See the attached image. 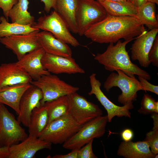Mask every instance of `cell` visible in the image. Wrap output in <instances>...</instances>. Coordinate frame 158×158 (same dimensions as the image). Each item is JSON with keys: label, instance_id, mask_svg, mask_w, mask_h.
Listing matches in <instances>:
<instances>
[{"label": "cell", "instance_id": "obj_1", "mask_svg": "<svg viewBox=\"0 0 158 158\" xmlns=\"http://www.w3.org/2000/svg\"><path fill=\"white\" fill-rule=\"evenodd\" d=\"M147 32L136 17L107 15L103 20L91 27L84 35L95 42L114 43L121 39L132 40Z\"/></svg>", "mask_w": 158, "mask_h": 158}, {"label": "cell", "instance_id": "obj_2", "mask_svg": "<svg viewBox=\"0 0 158 158\" xmlns=\"http://www.w3.org/2000/svg\"><path fill=\"white\" fill-rule=\"evenodd\" d=\"M131 41L122 42L119 40L115 45L113 43H110L106 51L102 53H97L94 59L104 66L107 71L113 72L120 70L130 77L135 78V75H137L150 80V74L130 60L126 46Z\"/></svg>", "mask_w": 158, "mask_h": 158}, {"label": "cell", "instance_id": "obj_3", "mask_svg": "<svg viewBox=\"0 0 158 158\" xmlns=\"http://www.w3.org/2000/svg\"><path fill=\"white\" fill-rule=\"evenodd\" d=\"M82 126L68 113L48 123L39 138L51 144H63Z\"/></svg>", "mask_w": 158, "mask_h": 158}, {"label": "cell", "instance_id": "obj_4", "mask_svg": "<svg viewBox=\"0 0 158 158\" xmlns=\"http://www.w3.org/2000/svg\"><path fill=\"white\" fill-rule=\"evenodd\" d=\"M117 73L112 72L107 77L104 84V87L109 92L113 87H118L121 93L118 97V102L123 105L136 100L137 92L143 90L139 81L135 77H130L122 71L118 70Z\"/></svg>", "mask_w": 158, "mask_h": 158}, {"label": "cell", "instance_id": "obj_5", "mask_svg": "<svg viewBox=\"0 0 158 158\" xmlns=\"http://www.w3.org/2000/svg\"><path fill=\"white\" fill-rule=\"evenodd\" d=\"M108 119L107 115L96 117L82 125L63 147L70 150H78L92 140L102 136L106 131Z\"/></svg>", "mask_w": 158, "mask_h": 158}, {"label": "cell", "instance_id": "obj_6", "mask_svg": "<svg viewBox=\"0 0 158 158\" xmlns=\"http://www.w3.org/2000/svg\"><path fill=\"white\" fill-rule=\"evenodd\" d=\"M107 16L105 9L98 1L79 0L76 16L78 34L84 35L91 27Z\"/></svg>", "mask_w": 158, "mask_h": 158}, {"label": "cell", "instance_id": "obj_7", "mask_svg": "<svg viewBox=\"0 0 158 158\" xmlns=\"http://www.w3.org/2000/svg\"><path fill=\"white\" fill-rule=\"evenodd\" d=\"M14 115L0 103V147H9L28 136Z\"/></svg>", "mask_w": 158, "mask_h": 158}, {"label": "cell", "instance_id": "obj_8", "mask_svg": "<svg viewBox=\"0 0 158 158\" xmlns=\"http://www.w3.org/2000/svg\"><path fill=\"white\" fill-rule=\"evenodd\" d=\"M30 84L40 88L42 92L43 98L41 105L65 95L77 92L78 87L69 84L55 74L51 73L43 75L38 80H32Z\"/></svg>", "mask_w": 158, "mask_h": 158}, {"label": "cell", "instance_id": "obj_9", "mask_svg": "<svg viewBox=\"0 0 158 158\" xmlns=\"http://www.w3.org/2000/svg\"><path fill=\"white\" fill-rule=\"evenodd\" d=\"M32 27L51 33L56 38L74 47L80 45L71 34L67 23L58 12L54 10L48 15L39 18Z\"/></svg>", "mask_w": 158, "mask_h": 158}, {"label": "cell", "instance_id": "obj_10", "mask_svg": "<svg viewBox=\"0 0 158 158\" xmlns=\"http://www.w3.org/2000/svg\"><path fill=\"white\" fill-rule=\"evenodd\" d=\"M68 114L78 124L83 125L94 118L102 116L99 106L88 101L77 92L68 95Z\"/></svg>", "mask_w": 158, "mask_h": 158}, {"label": "cell", "instance_id": "obj_11", "mask_svg": "<svg viewBox=\"0 0 158 158\" xmlns=\"http://www.w3.org/2000/svg\"><path fill=\"white\" fill-rule=\"evenodd\" d=\"M89 78L91 89L88 94L89 95H94L106 110L108 122H110L115 116L131 118V113L130 110L134 108L133 102L122 106L115 104L108 99L101 90V83L96 78V74H92Z\"/></svg>", "mask_w": 158, "mask_h": 158}, {"label": "cell", "instance_id": "obj_12", "mask_svg": "<svg viewBox=\"0 0 158 158\" xmlns=\"http://www.w3.org/2000/svg\"><path fill=\"white\" fill-rule=\"evenodd\" d=\"M37 29L25 35L0 37V42L12 51L18 60L27 54L41 47L37 39Z\"/></svg>", "mask_w": 158, "mask_h": 158}, {"label": "cell", "instance_id": "obj_13", "mask_svg": "<svg viewBox=\"0 0 158 158\" xmlns=\"http://www.w3.org/2000/svg\"><path fill=\"white\" fill-rule=\"evenodd\" d=\"M45 69L55 75L83 74L85 72L71 57H66L45 53L42 60Z\"/></svg>", "mask_w": 158, "mask_h": 158}, {"label": "cell", "instance_id": "obj_14", "mask_svg": "<svg viewBox=\"0 0 158 158\" xmlns=\"http://www.w3.org/2000/svg\"><path fill=\"white\" fill-rule=\"evenodd\" d=\"M51 144L29 135L20 142L8 147L7 158H32L38 151L51 150Z\"/></svg>", "mask_w": 158, "mask_h": 158}, {"label": "cell", "instance_id": "obj_15", "mask_svg": "<svg viewBox=\"0 0 158 158\" xmlns=\"http://www.w3.org/2000/svg\"><path fill=\"white\" fill-rule=\"evenodd\" d=\"M158 33V28L150 30L136 37L131 45V59L138 61L140 65L144 68H148L151 63L148 55Z\"/></svg>", "mask_w": 158, "mask_h": 158}, {"label": "cell", "instance_id": "obj_16", "mask_svg": "<svg viewBox=\"0 0 158 158\" xmlns=\"http://www.w3.org/2000/svg\"><path fill=\"white\" fill-rule=\"evenodd\" d=\"M43 97L41 90L32 84L25 91L20 101V113L17 118L20 124L28 127L32 112L35 108L41 105Z\"/></svg>", "mask_w": 158, "mask_h": 158}, {"label": "cell", "instance_id": "obj_17", "mask_svg": "<svg viewBox=\"0 0 158 158\" xmlns=\"http://www.w3.org/2000/svg\"><path fill=\"white\" fill-rule=\"evenodd\" d=\"M45 53L41 47L27 54L16 62L32 80H36L43 75L50 73L44 68L42 63Z\"/></svg>", "mask_w": 158, "mask_h": 158}, {"label": "cell", "instance_id": "obj_18", "mask_svg": "<svg viewBox=\"0 0 158 158\" xmlns=\"http://www.w3.org/2000/svg\"><path fill=\"white\" fill-rule=\"evenodd\" d=\"M32 80L28 74L16 62L0 65V88L17 84L30 83Z\"/></svg>", "mask_w": 158, "mask_h": 158}, {"label": "cell", "instance_id": "obj_19", "mask_svg": "<svg viewBox=\"0 0 158 158\" xmlns=\"http://www.w3.org/2000/svg\"><path fill=\"white\" fill-rule=\"evenodd\" d=\"M37 39L46 53L66 57H72V51L67 44L56 38L49 32H39Z\"/></svg>", "mask_w": 158, "mask_h": 158}, {"label": "cell", "instance_id": "obj_20", "mask_svg": "<svg viewBox=\"0 0 158 158\" xmlns=\"http://www.w3.org/2000/svg\"><path fill=\"white\" fill-rule=\"evenodd\" d=\"M30 83L17 84L0 88V103L13 109L17 115L20 113L21 98L25 91L31 85Z\"/></svg>", "mask_w": 158, "mask_h": 158}, {"label": "cell", "instance_id": "obj_21", "mask_svg": "<svg viewBox=\"0 0 158 158\" xmlns=\"http://www.w3.org/2000/svg\"><path fill=\"white\" fill-rule=\"evenodd\" d=\"M117 154L125 158H155L156 155L151 152L148 144L144 140L122 142L119 146Z\"/></svg>", "mask_w": 158, "mask_h": 158}, {"label": "cell", "instance_id": "obj_22", "mask_svg": "<svg viewBox=\"0 0 158 158\" xmlns=\"http://www.w3.org/2000/svg\"><path fill=\"white\" fill-rule=\"evenodd\" d=\"M79 0H56V11L67 23L70 30L78 33L76 16Z\"/></svg>", "mask_w": 158, "mask_h": 158}, {"label": "cell", "instance_id": "obj_23", "mask_svg": "<svg viewBox=\"0 0 158 158\" xmlns=\"http://www.w3.org/2000/svg\"><path fill=\"white\" fill-rule=\"evenodd\" d=\"M48 108L45 103L36 107L32 111L28 127L29 135L38 138L48 123Z\"/></svg>", "mask_w": 158, "mask_h": 158}, {"label": "cell", "instance_id": "obj_24", "mask_svg": "<svg viewBox=\"0 0 158 158\" xmlns=\"http://www.w3.org/2000/svg\"><path fill=\"white\" fill-rule=\"evenodd\" d=\"M29 4L28 0H18L8 14L11 22L31 26L35 24V17L28 11Z\"/></svg>", "mask_w": 158, "mask_h": 158}, {"label": "cell", "instance_id": "obj_25", "mask_svg": "<svg viewBox=\"0 0 158 158\" xmlns=\"http://www.w3.org/2000/svg\"><path fill=\"white\" fill-rule=\"evenodd\" d=\"M99 1L105 9L108 15L136 16L137 8L128 1L124 3L114 2L108 0Z\"/></svg>", "mask_w": 158, "mask_h": 158}, {"label": "cell", "instance_id": "obj_26", "mask_svg": "<svg viewBox=\"0 0 158 158\" xmlns=\"http://www.w3.org/2000/svg\"><path fill=\"white\" fill-rule=\"evenodd\" d=\"M155 4L147 1L137 8L136 17L144 25L150 30L158 28V22L156 15Z\"/></svg>", "mask_w": 158, "mask_h": 158}, {"label": "cell", "instance_id": "obj_27", "mask_svg": "<svg viewBox=\"0 0 158 158\" xmlns=\"http://www.w3.org/2000/svg\"><path fill=\"white\" fill-rule=\"evenodd\" d=\"M0 37L25 35L38 29L16 23H9L4 16L0 17Z\"/></svg>", "mask_w": 158, "mask_h": 158}, {"label": "cell", "instance_id": "obj_28", "mask_svg": "<svg viewBox=\"0 0 158 158\" xmlns=\"http://www.w3.org/2000/svg\"><path fill=\"white\" fill-rule=\"evenodd\" d=\"M45 103L48 109L49 119L48 123L68 113L69 101L68 95L61 97Z\"/></svg>", "mask_w": 158, "mask_h": 158}, {"label": "cell", "instance_id": "obj_29", "mask_svg": "<svg viewBox=\"0 0 158 158\" xmlns=\"http://www.w3.org/2000/svg\"><path fill=\"white\" fill-rule=\"evenodd\" d=\"M144 114L158 113V101L148 94H144L141 100L140 107L138 110Z\"/></svg>", "mask_w": 158, "mask_h": 158}, {"label": "cell", "instance_id": "obj_30", "mask_svg": "<svg viewBox=\"0 0 158 158\" xmlns=\"http://www.w3.org/2000/svg\"><path fill=\"white\" fill-rule=\"evenodd\" d=\"M144 140L148 144L151 152L154 154L158 153V128H152L147 133Z\"/></svg>", "mask_w": 158, "mask_h": 158}, {"label": "cell", "instance_id": "obj_31", "mask_svg": "<svg viewBox=\"0 0 158 158\" xmlns=\"http://www.w3.org/2000/svg\"><path fill=\"white\" fill-rule=\"evenodd\" d=\"M93 139L82 147L78 150L77 158H97L92 149Z\"/></svg>", "mask_w": 158, "mask_h": 158}, {"label": "cell", "instance_id": "obj_32", "mask_svg": "<svg viewBox=\"0 0 158 158\" xmlns=\"http://www.w3.org/2000/svg\"><path fill=\"white\" fill-rule=\"evenodd\" d=\"M148 57L150 63L158 67V36L156 37L149 52Z\"/></svg>", "mask_w": 158, "mask_h": 158}, {"label": "cell", "instance_id": "obj_33", "mask_svg": "<svg viewBox=\"0 0 158 158\" xmlns=\"http://www.w3.org/2000/svg\"><path fill=\"white\" fill-rule=\"evenodd\" d=\"M18 0H0V8L3 11L4 16L8 21V14L10 10L17 2Z\"/></svg>", "mask_w": 158, "mask_h": 158}, {"label": "cell", "instance_id": "obj_34", "mask_svg": "<svg viewBox=\"0 0 158 158\" xmlns=\"http://www.w3.org/2000/svg\"><path fill=\"white\" fill-rule=\"evenodd\" d=\"M138 80L143 87V90L150 91L158 95V86L150 83L147 80L140 76H138Z\"/></svg>", "mask_w": 158, "mask_h": 158}, {"label": "cell", "instance_id": "obj_35", "mask_svg": "<svg viewBox=\"0 0 158 158\" xmlns=\"http://www.w3.org/2000/svg\"><path fill=\"white\" fill-rule=\"evenodd\" d=\"M44 4V10L47 13L53 8L56 11V0H40Z\"/></svg>", "mask_w": 158, "mask_h": 158}, {"label": "cell", "instance_id": "obj_36", "mask_svg": "<svg viewBox=\"0 0 158 158\" xmlns=\"http://www.w3.org/2000/svg\"><path fill=\"white\" fill-rule=\"evenodd\" d=\"M121 137L124 141L128 142L133 139L134 133L133 130L129 128L124 130L121 133Z\"/></svg>", "mask_w": 158, "mask_h": 158}, {"label": "cell", "instance_id": "obj_37", "mask_svg": "<svg viewBox=\"0 0 158 158\" xmlns=\"http://www.w3.org/2000/svg\"><path fill=\"white\" fill-rule=\"evenodd\" d=\"M77 149H73L67 154H56L52 157L53 158H77Z\"/></svg>", "mask_w": 158, "mask_h": 158}, {"label": "cell", "instance_id": "obj_38", "mask_svg": "<svg viewBox=\"0 0 158 158\" xmlns=\"http://www.w3.org/2000/svg\"><path fill=\"white\" fill-rule=\"evenodd\" d=\"M8 154V147H0V158H7Z\"/></svg>", "mask_w": 158, "mask_h": 158}, {"label": "cell", "instance_id": "obj_39", "mask_svg": "<svg viewBox=\"0 0 158 158\" xmlns=\"http://www.w3.org/2000/svg\"><path fill=\"white\" fill-rule=\"evenodd\" d=\"M147 2V0H133V5L137 8H138Z\"/></svg>", "mask_w": 158, "mask_h": 158}, {"label": "cell", "instance_id": "obj_40", "mask_svg": "<svg viewBox=\"0 0 158 158\" xmlns=\"http://www.w3.org/2000/svg\"><path fill=\"white\" fill-rule=\"evenodd\" d=\"M110 1L114 2L124 3L128 1L127 0H108Z\"/></svg>", "mask_w": 158, "mask_h": 158}, {"label": "cell", "instance_id": "obj_41", "mask_svg": "<svg viewBox=\"0 0 158 158\" xmlns=\"http://www.w3.org/2000/svg\"><path fill=\"white\" fill-rule=\"evenodd\" d=\"M147 1L150 2L157 5L158 4V0H147Z\"/></svg>", "mask_w": 158, "mask_h": 158}, {"label": "cell", "instance_id": "obj_42", "mask_svg": "<svg viewBox=\"0 0 158 158\" xmlns=\"http://www.w3.org/2000/svg\"><path fill=\"white\" fill-rule=\"evenodd\" d=\"M127 0L131 2L132 4L133 3V0Z\"/></svg>", "mask_w": 158, "mask_h": 158}, {"label": "cell", "instance_id": "obj_43", "mask_svg": "<svg viewBox=\"0 0 158 158\" xmlns=\"http://www.w3.org/2000/svg\"><path fill=\"white\" fill-rule=\"evenodd\" d=\"M97 1H103L104 0H97Z\"/></svg>", "mask_w": 158, "mask_h": 158}, {"label": "cell", "instance_id": "obj_44", "mask_svg": "<svg viewBox=\"0 0 158 158\" xmlns=\"http://www.w3.org/2000/svg\"></svg>", "mask_w": 158, "mask_h": 158}]
</instances>
